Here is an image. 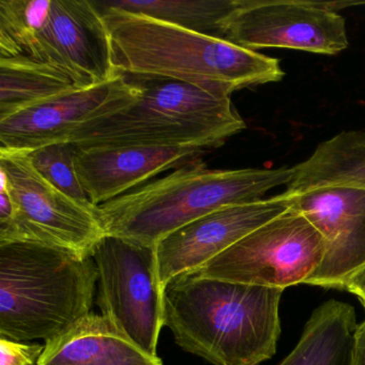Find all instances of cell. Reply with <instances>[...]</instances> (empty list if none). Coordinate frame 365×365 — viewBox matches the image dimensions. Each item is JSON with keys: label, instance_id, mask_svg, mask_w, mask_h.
Listing matches in <instances>:
<instances>
[{"label": "cell", "instance_id": "6da1fadb", "mask_svg": "<svg viewBox=\"0 0 365 365\" xmlns=\"http://www.w3.org/2000/svg\"><path fill=\"white\" fill-rule=\"evenodd\" d=\"M91 1L103 19L115 68L123 76L178 81L228 96L285 76L279 59Z\"/></svg>", "mask_w": 365, "mask_h": 365}, {"label": "cell", "instance_id": "7a4b0ae2", "mask_svg": "<svg viewBox=\"0 0 365 365\" xmlns=\"http://www.w3.org/2000/svg\"><path fill=\"white\" fill-rule=\"evenodd\" d=\"M282 292L187 273L164 288V326L211 364L258 365L277 350Z\"/></svg>", "mask_w": 365, "mask_h": 365}, {"label": "cell", "instance_id": "3957f363", "mask_svg": "<svg viewBox=\"0 0 365 365\" xmlns=\"http://www.w3.org/2000/svg\"><path fill=\"white\" fill-rule=\"evenodd\" d=\"M127 78L140 88L138 97L85 121L72 132L69 143L80 149L207 150L221 146L247 127L232 96L166 78Z\"/></svg>", "mask_w": 365, "mask_h": 365}, {"label": "cell", "instance_id": "277c9868", "mask_svg": "<svg viewBox=\"0 0 365 365\" xmlns=\"http://www.w3.org/2000/svg\"><path fill=\"white\" fill-rule=\"evenodd\" d=\"M292 168L210 170L197 160L163 178L98 206L108 236L155 247L161 239L213 211L264 200L292 181Z\"/></svg>", "mask_w": 365, "mask_h": 365}, {"label": "cell", "instance_id": "5b68a950", "mask_svg": "<svg viewBox=\"0 0 365 365\" xmlns=\"http://www.w3.org/2000/svg\"><path fill=\"white\" fill-rule=\"evenodd\" d=\"M97 283L93 256L41 243L0 245V337L54 339L91 313Z\"/></svg>", "mask_w": 365, "mask_h": 365}, {"label": "cell", "instance_id": "8992f818", "mask_svg": "<svg viewBox=\"0 0 365 365\" xmlns=\"http://www.w3.org/2000/svg\"><path fill=\"white\" fill-rule=\"evenodd\" d=\"M1 187L14 205L10 221L0 223V245L35 242L93 256L106 236L98 207L82 204L39 174L29 153L0 149Z\"/></svg>", "mask_w": 365, "mask_h": 365}, {"label": "cell", "instance_id": "52a82bcc", "mask_svg": "<svg viewBox=\"0 0 365 365\" xmlns=\"http://www.w3.org/2000/svg\"><path fill=\"white\" fill-rule=\"evenodd\" d=\"M324 253L326 243L319 232L290 208L191 274L284 290L305 284Z\"/></svg>", "mask_w": 365, "mask_h": 365}, {"label": "cell", "instance_id": "ba28073f", "mask_svg": "<svg viewBox=\"0 0 365 365\" xmlns=\"http://www.w3.org/2000/svg\"><path fill=\"white\" fill-rule=\"evenodd\" d=\"M93 258L102 315L140 349L157 356L164 327V292L158 277L155 247L106 235Z\"/></svg>", "mask_w": 365, "mask_h": 365}, {"label": "cell", "instance_id": "9c48e42d", "mask_svg": "<svg viewBox=\"0 0 365 365\" xmlns=\"http://www.w3.org/2000/svg\"><path fill=\"white\" fill-rule=\"evenodd\" d=\"M365 1L238 0L222 38L250 51L287 48L336 55L349 46L339 10Z\"/></svg>", "mask_w": 365, "mask_h": 365}, {"label": "cell", "instance_id": "30bf717a", "mask_svg": "<svg viewBox=\"0 0 365 365\" xmlns=\"http://www.w3.org/2000/svg\"><path fill=\"white\" fill-rule=\"evenodd\" d=\"M25 58L53 66L84 87L120 76L103 19L91 0H52L48 21Z\"/></svg>", "mask_w": 365, "mask_h": 365}, {"label": "cell", "instance_id": "8fae6325", "mask_svg": "<svg viewBox=\"0 0 365 365\" xmlns=\"http://www.w3.org/2000/svg\"><path fill=\"white\" fill-rule=\"evenodd\" d=\"M283 193L213 211L175 230L155 245L162 289L176 277L195 272L250 232L292 208Z\"/></svg>", "mask_w": 365, "mask_h": 365}, {"label": "cell", "instance_id": "7c38bea8", "mask_svg": "<svg viewBox=\"0 0 365 365\" xmlns=\"http://www.w3.org/2000/svg\"><path fill=\"white\" fill-rule=\"evenodd\" d=\"M140 88L127 76L76 89L0 119V149L31 153L69 143L72 132L93 117L138 97Z\"/></svg>", "mask_w": 365, "mask_h": 365}, {"label": "cell", "instance_id": "4fadbf2b", "mask_svg": "<svg viewBox=\"0 0 365 365\" xmlns=\"http://www.w3.org/2000/svg\"><path fill=\"white\" fill-rule=\"evenodd\" d=\"M292 198V208L326 243L322 264L305 284L344 289L347 279L365 264V190L324 187Z\"/></svg>", "mask_w": 365, "mask_h": 365}, {"label": "cell", "instance_id": "5bb4252c", "mask_svg": "<svg viewBox=\"0 0 365 365\" xmlns=\"http://www.w3.org/2000/svg\"><path fill=\"white\" fill-rule=\"evenodd\" d=\"M200 148H78L76 175L93 206L115 200L157 175L197 159Z\"/></svg>", "mask_w": 365, "mask_h": 365}, {"label": "cell", "instance_id": "9a60e30c", "mask_svg": "<svg viewBox=\"0 0 365 365\" xmlns=\"http://www.w3.org/2000/svg\"><path fill=\"white\" fill-rule=\"evenodd\" d=\"M106 316L89 313L46 341L37 365H162Z\"/></svg>", "mask_w": 365, "mask_h": 365}, {"label": "cell", "instance_id": "2e32d148", "mask_svg": "<svg viewBox=\"0 0 365 365\" xmlns=\"http://www.w3.org/2000/svg\"><path fill=\"white\" fill-rule=\"evenodd\" d=\"M292 172L283 192L290 198L324 187L365 190V131H343L320 143Z\"/></svg>", "mask_w": 365, "mask_h": 365}, {"label": "cell", "instance_id": "e0dca14e", "mask_svg": "<svg viewBox=\"0 0 365 365\" xmlns=\"http://www.w3.org/2000/svg\"><path fill=\"white\" fill-rule=\"evenodd\" d=\"M358 326L351 305L327 301L313 312L300 341L279 365H354Z\"/></svg>", "mask_w": 365, "mask_h": 365}, {"label": "cell", "instance_id": "ac0fdd59", "mask_svg": "<svg viewBox=\"0 0 365 365\" xmlns=\"http://www.w3.org/2000/svg\"><path fill=\"white\" fill-rule=\"evenodd\" d=\"M80 88L85 87L48 63L25 57L0 58V119Z\"/></svg>", "mask_w": 365, "mask_h": 365}, {"label": "cell", "instance_id": "d6986e66", "mask_svg": "<svg viewBox=\"0 0 365 365\" xmlns=\"http://www.w3.org/2000/svg\"><path fill=\"white\" fill-rule=\"evenodd\" d=\"M110 9L149 16L189 31L222 38L238 0H98Z\"/></svg>", "mask_w": 365, "mask_h": 365}, {"label": "cell", "instance_id": "ffe728a7", "mask_svg": "<svg viewBox=\"0 0 365 365\" xmlns=\"http://www.w3.org/2000/svg\"><path fill=\"white\" fill-rule=\"evenodd\" d=\"M52 0H0V58L26 57Z\"/></svg>", "mask_w": 365, "mask_h": 365}, {"label": "cell", "instance_id": "44dd1931", "mask_svg": "<svg viewBox=\"0 0 365 365\" xmlns=\"http://www.w3.org/2000/svg\"><path fill=\"white\" fill-rule=\"evenodd\" d=\"M29 153L36 170L51 185L78 202L93 206L76 175L74 160L78 147L76 145L61 143Z\"/></svg>", "mask_w": 365, "mask_h": 365}, {"label": "cell", "instance_id": "7402d4cb", "mask_svg": "<svg viewBox=\"0 0 365 365\" xmlns=\"http://www.w3.org/2000/svg\"><path fill=\"white\" fill-rule=\"evenodd\" d=\"M43 349L41 344L29 345L0 337V365H37Z\"/></svg>", "mask_w": 365, "mask_h": 365}, {"label": "cell", "instance_id": "603a6c76", "mask_svg": "<svg viewBox=\"0 0 365 365\" xmlns=\"http://www.w3.org/2000/svg\"><path fill=\"white\" fill-rule=\"evenodd\" d=\"M344 289L356 294L365 307V264L347 279Z\"/></svg>", "mask_w": 365, "mask_h": 365}, {"label": "cell", "instance_id": "cb8c5ba5", "mask_svg": "<svg viewBox=\"0 0 365 365\" xmlns=\"http://www.w3.org/2000/svg\"><path fill=\"white\" fill-rule=\"evenodd\" d=\"M354 365H365V322L356 329L354 347Z\"/></svg>", "mask_w": 365, "mask_h": 365}, {"label": "cell", "instance_id": "d4e9b609", "mask_svg": "<svg viewBox=\"0 0 365 365\" xmlns=\"http://www.w3.org/2000/svg\"><path fill=\"white\" fill-rule=\"evenodd\" d=\"M14 215V205L5 190L0 189V223L10 221Z\"/></svg>", "mask_w": 365, "mask_h": 365}]
</instances>
